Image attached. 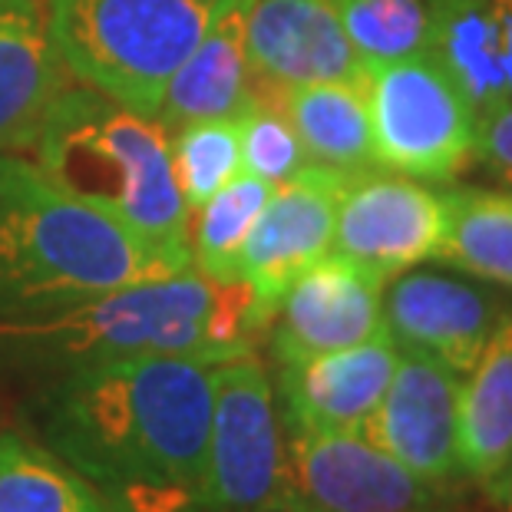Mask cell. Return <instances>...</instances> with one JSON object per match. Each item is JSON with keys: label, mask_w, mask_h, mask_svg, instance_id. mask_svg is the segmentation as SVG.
I'll list each match as a JSON object with an SVG mask.
<instances>
[{"label": "cell", "mask_w": 512, "mask_h": 512, "mask_svg": "<svg viewBox=\"0 0 512 512\" xmlns=\"http://www.w3.org/2000/svg\"><path fill=\"white\" fill-rule=\"evenodd\" d=\"M212 367L195 357H126L53 374L34 400V440L116 512H202Z\"/></svg>", "instance_id": "6da1fadb"}, {"label": "cell", "mask_w": 512, "mask_h": 512, "mask_svg": "<svg viewBox=\"0 0 512 512\" xmlns=\"http://www.w3.org/2000/svg\"><path fill=\"white\" fill-rule=\"evenodd\" d=\"M255 294L242 278L202 271L139 281L30 318L0 321V370L63 374L126 357L228 361L252 354L265 334Z\"/></svg>", "instance_id": "7a4b0ae2"}, {"label": "cell", "mask_w": 512, "mask_h": 512, "mask_svg": "<svg viewBox=\"0 0 512 512\" xmlns=\"http://www.w3.org/2000/svg\"><path fill=\"white\" fill-rule=\"evenodd\" d=\"M37 169L0 152V321L189 271Z\"/></svg>", "instance_id": "3957f363"}, {"label": "cell", "mask_w": 512, "mask_h": 512, "mask_svg": "<svg viewBox=\"0 0 512 512\" xmlns=\"http://www.w3.org/2000/svg\"><path fill=\"white\" fill-rule=\"evenodd\" d=\"M30 146L37 169L63 192L192 265V212L172 176L169 133L156 116L129 110L83 83H67Z\"/></svg>", "instance_id": "277c9868"}, {"label": "cell", "mask_w": 512, "mask_h": 512, "mask_svg": "<svg viewBox=\"0 0 512 512\" xmlns=\"http://www.w3.org/2000/svg\"><path fill=\"white\" fill-rule=\"evenodd\" d=\"M235 0H47L60 63L76 83L156 116L185 57Z\"/></svg>", "instance_id": "5b68a950"}, {"label": "cell", "mask_w": 512, "mask_h": 512, "mask_svg": "<svg viewBox=\"0 0 512 512\" xmlns=\"http://www.w3.org/2000/svg\"><path fill=\"white\" fill-rule=\"evenodd\" d=\"M380 169L420 182H456L473 169L479 113L430 50L364 70Z\"/></svg>", "instance_id": "8992f818"}, {"label": "cell", "mask_w": 512, "mask_h": 512, "mask_svg": "<svg viewBox=\"0 0 512 512\" xmlns=\"http://www.w3.org/2000/svg\"><path fill=\"white\" fill-rule=\"evenodd\" d=\"M212 420L205 440L202 512H255L288 489L285 423L275 380L252 354L212 367Z\"/></svg>", "instance_id": "52a82bcc"}, {"label": "cell", "mask_w": 512, "mask_h": 512, "mask_svg": "<svg viewBox=\"0 0 512 512\" xmlns=\"http://www.w3.org/2000/svg\"><path fill=\"white\" fill-rule=\"evenodd\" d=\"M443 225V192L400 172L370 169L347 182L337 202L331 252L390 281L437 261Z\"/></svg>", "instance_id": "ba28073f"}, {"label": "cell", "mask_w": 512, "mask_h": 512, "mask_svg": "<svg viewBox=\"0 0 512 512\" xmlns=\"http://www.w3.org/2000/svg\"><path fill=\"white\" fill-rule=\"evenodd\" d=\"M351 179L347 172L308 162L288 182L271 189L238 255V278L252 288L265 328L291 281L314 261L331 255L337 202Z\"/></svg>", "instance_id": "9c48e42d"}, {"label": "cell", "mask_w": 512, "mask_h": 512, "mask_svg": "<svg viewBox=\"0 0 512 512\" xmlns=\"http://www.w3.org/2000/svg\"><path fill=\"white\" fill-rule=\"evenodd\" d=\"M288 489L321 512H427L446 489L413 476L361 430L285 433Z\"/></svg>", "instance_id": "30bf717a"}, {"label": "cell", "mask_w": 512, "mask_h": 512, "mask_svg": "<svg viewBox=\"0 0 512 512\" xmlns=\"http://www.w3.org/2000/svg\"><path fill=\"white\" fill-rule=\"evenodd\" d=\"M460 380L427 354L400 351L394 377L361 433L413 476L450 489L463 476Z\"/></svg>", "instance_id": "8fae6325"}, {"label": "cell", "mask_w": 512, "mask_h": 512, "mask_svg": "<svg viewBox=\"0 0 512 512\" xmlns=\"http://www.w3.org/2000/svg\"><path fill=\"white\" fill-rule=\"evenodd\" d=\"M387 278L344 255H324L281 294L271 318V354L278 364L341 351L370 341L384 328Z\"/></svg>", "instance_id": "7c38bea8"}, {"label": "cell", "mask_w": 512, "mask_h": 512, "mask_svg": "<svg viewBox=\"0 0 512 512\" xmlns=\"http://www.w3.org/2000/svg\"><path fill=\"white\" fill-rule=\"evenodd\" d=\"M506 314L483 281L410 268L384 288V328L400 351L427 354L456 374H470L489 334Z\"/></svg>", "instance_id": "4fadbf2b"}, {"label": "cell", "mask_w": 512, "mask_h": 512, "mask_svg": "<svg viewBox=\"0 0 512 512\" xmlns=\"http://www.w3.org/2000/svg\"><path fill=\"white\" fill-rule=\"evenodd\" d=\"M400 347L387 331L341 351L278 364L275 397L285 433L361 430L394 377Z\"/></svg>", "instance_id": "5bb4252c"}, {"label": "cell", "mask_w": 512, "mask_h": 512, "mask_svg": "<svg viewBox=\"0 0 512 512\" xmlns=\"http://www.w3.org/2000/svg\"><path fill=\"white\" fill-rule=\"evenodd\" d=\"M245 47L252 83L271 90L364 76L337 0H248Z\"/></svg>", "instance_id": "9a60e30c"}, {"label": "cell", "mask_w": 512, "mask_h": 512, "mask_svg": "<svg viewBox=\"0 0 512 512\" xmlns=\"http://www.w3.org/2000/svg\"><path fill=\"white\" fill-rule=\"evenodd\" d=\"M63 86L47 0H0V152L34 143Z\"/></svg>", "instance_id": "2e32d148"}, {"label": "cell", "mask_w": 512, "mask_h": 512, "mask_svg": "<svg viewBox=\"0 0 512 512\" xmlns=\"http://www.w3.org/2000/svg\"><path fill=\"white\" fill-rule=\"evenodd\" d=\"M430 53L483 116L512 103V0H427Z\"/></svg>", "instance_id": "e0dca14e"}, {"label": "cell", "mask_w": 512, "mask_h": 512, "mask_svg": "<svg viewBox=\"0 0 512 512\" xmlns=\"http://www.w3.org/2000/svg\"><path fill=\"white\" fill-rule=\"evenodd\" d=\"M245 7L235 0L215 27L199 40L156 106V119L166 133L202 119H235L252 103V63L245 47Z\"/></svg>", "instance_id": "ac0fdd59"}, {"label": "cell", "mask_w": 512, "mask_h": 512, "mask_svg": "<svg viewBox=\"0 0 512 512\" xmlns=\"http://www.w3.org/2000/svg\"><path fill=\"white\" fill-rule=\"evenodd\" d=\"M252 90L275 96L308 152V162L347 172V176L380 169L374 156V133H370L364 76L361 80L281 86V90L252 83Z\"/></svg>", "instance_id": "d6986e66"}, {"label": "cell", "mask_w": 512, "mask_h": 512, "mask_svg": "<svg viewBox=\"0 0 512 512\" xmlns=\"http://www.w3.org/2000/svg\"><path fill=\"white\" fill-rule=\"evenodd\" d=\"M512 460V314L460 380V466L463 476L496 489Z\"/></svg>", "instance_id": "ffe728a7"}, {"label": "cell", "mask_w": 512, "mask_h": 512, "mask_svg": "<svg viewBox=\"0 0 512 512\" xmlns=\"http://www.w3.org/2000/svg\"><path fill=\"white\" fill-rule=\"evenodd\" d=\"M446 225L437 261L483 285L512 288V192L446 189Z\"/></svg>", "instance_id": "44dd1931"}, {"label": "cell", "mask_w": 512, "mask_h": 512, "mask_svg": "<svg viewBox=\"0 0 512 512\" xmlns=\"http://www.w3.org/2000/svg\"><path fill=\"white\" fill-rule=\"evenodd\" d=\"M0 512H116L100 489L47 446L0 430Z\"/></svg>", "instance_id": "7402d4cb"}, {"label": "cell", "mask_w": 512, "mask_h": 512, "mask_svg": "<svg viewBox=\"0 0 512 512\" xmlns=\"http://www.w3.org/2000/svg\"><path fill=\"white\" fill-rule=\"evenodd\" d=\"M275 185L238 172V176L212 195L199 212L192 215L189 252L192 268L205 278L235 281L238 278V255L255 219L265 209L268 195Z\"/></svg>", "instance_id": "603a6c76"}, {"label": "cell", "mask_w": 512, "mask_h": 512, "mask_svg": "<svg viewBox=\"0 0 512 512\" xmlns=\"http://www.w3.org/2000/svg\"><path fill=\"white\" fill-rule=\"evenodd\" d=\"M337 14L364 70L430 47L427 0H337Z\"/></svg>", "instance_id": "cb8c5ba5"}, {"label": "cell", "mask_w": 512, "mask_h": 512, "mask_svg": "<svg viewBox=\"0 0 512 512\" xmlns=\"http://www.w3.org/2000/svg\"><path fill=\"white\" fill-rule=\"evenodd\" d=\"M169 162L182 199L195 215L242 172L238 119H202L169 133Z\"/></svg>", "instance_id": "d4e9b609"}, {"label": "cell", "mask_w": 512, "mask_h": 512, "mask_svg": "<svg viewBox=\"0 0 512 512\" xmlns=\"http://www.w3.org/2000/svg\"><path fill=\"white\" fill-rule=\"evenodd\" d=\"M235 119L238 143H242V172L248 176L281 185L308 166V152L275 96L252 90V103Z\"/></svg>", "instance_id": "484cf974"}, {"label": "cell", "mask_w": 512, "mask_h": 512, "mask_svg": "<svg viewBox=\"0 0 512 512\" xmlns=\"http://www.w3.org/2000/svg\"><path fill=\"white\" fill-rule=\"evenodd\" d=\"M473 166L483 169L496 189L512 192V103L479 116Z\"/></svg>", "instance_id": "4316f807"}, {"label": "cell", "mask_w": 512, "mask_h": 512, "mask_svg": "<svg viewBox=\"0 0 512 512\" xmlns=\"http://www.w3.org/2000/svg\"><path fill=\"white\" fill-rule=\"evenodd\" d=\"M255 512H321V509L311 506L308 499H301L298 493H291V489H281L275 499H268V503Z\"/></svg>", "instance_id": "83f0119b"}, {"label": "cell", "mask_w": 512, "mask_h": 512, "mask_svg": "<svg viewBox=\"0 0 512 512\" xmlns=\"http://www.w3.org/2000/svg\"><path fill=\"white\" fill-rule=\"evenodd\" d=\"M493 493L503 499V506H506V512H512V460H509V466H506V473H503V479L496 483V489Z\"/></svg>", "instance_id": "f1b7e54d"}, {"label": "cell", "mask_w": 512, "mask_h": 512, "mask_svg": "<svg viewBox=\"0 0 512 512\" xmlns=\"http://www.w3.org/2000/svg\"><path fill=\"white\" fill-rule=\"evenodd\" d=\"M427 512H470V509H460V506H446V503H440V506H433V509H427Z\"/></svg>", "instance_id": "f546056e"}]
</instances>
